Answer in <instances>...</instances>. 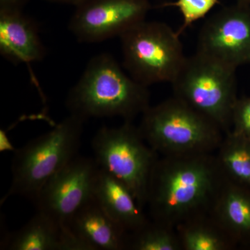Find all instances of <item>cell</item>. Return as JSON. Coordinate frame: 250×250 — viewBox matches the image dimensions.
<instances>
[{"label": "cell", "mask_w": 250, "mask_h": 250, "mask_svg": "<svg viewBox=\"0 0 250 250\" xmlns=\"http://www.w3.org/2000/svg\"><path fill=\"white\" fill-rule=\"evenodd\" d=\"M226 178L214 153L161 156L148 187L153 221L175 228L210 211Z\"/></svg>", "instance_id": "obj_1"}, {"label": "cell", "mask_w": 250, "mask_h": 250, "mask_svg": "<svg viewBox=\"0 0 250 250\" xmlns=\"http://www.w3.org/2000/svg\"><path fill=\"white\" fill-rule=\"evenodd\" d=\"M148 87L125 73L116 59L101 53L90 59L76 84L69 90L70 114L86 121L120 117L132 122L150 106Z\"/></svg>", "instance_id": "obj_2"}, {"label": "cell", "mask_w": 250, "mask_h": 250, "mask_svg": "<svg viewBox=\"0 0 250 250\" xmlns=\"http://www.w3.org/2000/svg\"><path fill=\"white\" fill-rule=\"evenodd\" d=\"M139 129L161 156L216 152L225 134L214 121L174 96L149 106Z\"/></svg>", "instance_id": "obj_3"}, {"label": "cell", "mask_w": 250, "mask_h": 250, "mask_svg": "<svg viewBox=\"0 0 250 250\" xmlns=\"http://www.w3.org/2000/svg\"><path fill=\"white\" fill-rule=\"evenodd\" d=\"M84 123L70 114L18 149L13 158L11 186L1 204L14 195L34 200L49 179L78 154Z\"/></svg>", "instance_id": "obj_4"}, {"label": "cell", "mask_w": 250, "mask_h": 250, "mask_svg": "<svg viewBox=\"0 0 250 250\" xmlns=\"http://www.w3.org/2000/svg\"><path fill=\"white\" fill-rule=\"evenodd\" d=\"M236 69L198 52L187 57L171 83L174 96L231 131L237 99Z\"/></svg>", "instance_id": "obj_5"}, {"label": "cell", "mask_w": 250, "mask_h": 250, "mask_svg": "<svg viewBox=\"0 0 250 250\" xmlns=\"http://www.w3.org/2000/svg\"><path fill=\"white\" fill-rule=\"evenodd\" d=\"M179 37L166 23H139L119 37L125 68L147 87L172 83L187 59Z\"/></svg>", "instance_id": "obj_6"}, {"label": "cell", "mask_w": 250, "mask_h": 250, "mask_svg": "<svg viewBox=\"0 0 250 250\" xmlns=\"http://www.w3.org/2000/svg\"><path fill=\"white\" fill-rule=\"evenodd\" d=\"M91 146L99 167L123 182L144 208L159 156L143 139L139 127L129 121L118 127L104 126L94 136Z\"/></svg>", "instance_id": "obj_7"}, {"label": "cell", "mask_w": 250, "mask_h": 250, "mask_svg": "<svg viewBox=\"0 0 250 250\" xmlns=\"http://www.w3.org/2000/svg\"><path fill=\"white\" fill-rule=\"evenodd\" d=\"M99 169L95 159L77 155L34 197L37 211L67 227L74 215L93 199Z\"/></svg>", "instance_id": "obj_8"}, {"label": "cell", "mask_w": 250, "mask_h": 250, "mask_svg": "<svg viewBox=\"0 0 250 250\" xmlns=\"http://www.w3.org/2000/svg\"><path fill=\"white\" fill-rule=\"evenodd\" d=\"M68 29L81 42L94 43L121 36L146 21L149 0H83L75 6Z\"/></svg>", "instance_id": "obj_9"}, {"label": "cell", "mask_w": 250, "mask_h": 250, "mask_svg": "<svg viewBox=\"0 0 250 250\" xmlns=\"http://www.w3.org/2000/svg\"><path fill=\"white\" fill-rule=\"evenodd\" d=\"M197 52L237 69L250 63V7L225 6L200 29Z\"/></svg>", "instance_id": "obj_10"}, {"label": "cell", "mask_w": 250, "mask_h": 250, "mask_svg": "<svg viewBox=\"0 0 250 250\" xmlns=\"http://www.w3.org/2000/svg\"><path fill=\"white\" fill-rule=\"evenodd\" d=\"M0 54L15 65L45 57L38 24L22 11H0Z\"/></svg>", "instance_id": "obj_11"}, {"label": "cell", "mask_w": 250, "mask_h": 250, "mask_svg": "<svg viewBox=\"0 0 250 250\" xmlns=\"http://www.w3.org/2000/svg\"><path fill=\"white\" fill-rule=\"evenodd\" d=\"M67 227L88 250L126 249L129 233L94 197L74 215Z\"/></svg>", "instance_id": "obj_12"}, {"label": "cell", "mask_w": 250, "mask_h": 250, "mask_svg": "<svg viewBox=\"0 0 250 250\" xmlns=\"http://www.w3.org/2000/svg\"><path fill=\"white\" fill-rule=\"evenodd\" d=\"M4 247L9 250H88L68 227L38 211L24 226L7 237Z\"/></svg>", "instance_id": "obj_13"}, {"label": "cell", "mask_w": 250, "mask_h": 250, "mask_svg": "<svg viewBox=\"0 0 250 250\" xmlns=\"http://www.w3.org/2000/svg\"><path fill=\"white\" fill-rule=\"evenodd\" d=\"M209 213L232 238L237 246L250 247L249 188L226 177Z\"/></svg>", "instance_id": "obj_14"}, {"label": "cell", "mask_w": 250, "mask_h": 250, "mask_svg": "<svg viewBox=\"0 0 250 250\" xmlns=\"http://www.w3.org/2000/svg\"><path fill=\"white\" fill-rule=\"evenodd\" d=\"M94 198L127 232L138 231L149 221L131 190L100 167L95 182Z\"/></svg>", "instance_id": "obj_15"}, {"label": "cell", "mask_w": 250, "mask_h": 250, "mask_svg": "<svg viewBox=\"0 0 250 250\" xmlns=\"http://www.w3.org/2000/svg\"><path fill=\"white\" fill-rule=\"evenodd\" d=\"M175 229L182 250H231L238 247L209 212L188 219Z\"/></svg>", "instance_id": "obj_16"}, {"label": "cell", "mask_w": 250, "mask_h": 250, "mask_svg": "<svg viewBox=\"0 0 250 250\" xmlns=\"http://www.w3.org/2000/svg\"><path fill=\"white\" fill-rule=\"evenodd\" d=\"M215 153L227 178L250 188V140L229 131Z\"/></svg>", "instance_id": "obj_17"}, {"label": "cell", "mask_w": 250, "mask_h": 250, "mask_svg": "<svg viewBox=\"0 0 250 250\" xmlns=\"http://www.w3.org/2000/svg\"><path fill=\"white\" fill-rule=\"evenodd\" d=\"M131 250H182L176 229L155 221L128 236L126 249Z\"/></svg>", "instance_id": "obj_18"}, {"label": "cell", "mask_w": 250, "mask_h": 250, "mask_svg": "<svg viewBox=\"0 0 250 250\" xmlns=\"http://www.w3.org/2000/svg\"><path fill=\"white\" fill-rule=\"evenodd\" d=\"M218 0H177L173 2H166L162 7H177L183 16V24L177 33L179 36L194 22L205 18L213 9Z\"/></svg>", "instance_id": "obj_19"}, {"label": "cell", "mask_w": 250, "mask_h": 250, "mask_svg": "<svg viewBox=\"0 0 250 250\" xmlns=\"http://www.w3.org/2000/svg\"><path fill=\"white\" fill-rule=\"evenodd\" d=\"M231 132L250 140V98L237 99L231 116Z\"/></svg>", "instance_id": "obj_20"}, {"label": "cell", "mask_w": 250, "mask_h": 250, "mask_svg": "<svg viewBox=\"0 0 250 250\" xmlns=\"http://www.w3.org/2000/svg\"><path fill=\"white\" fill-rule=\"evenodd\" d=\"M29 0H0V11H22Z\"/></svg>", "instance_id": "obj_21"}, {"label": "cell", "mask_w": 250, "mask_h": 250, "mask_svg": "<svg viewBox=\"0 0 250 250\" xmlns=\"http://www.w3.org/2000/svg\"><path fill=\"white\" fill-rule=\"evenodd\" d=\"M45 1H49V2L57 3V4H65L73 5L76 6L80 4L83 0H45Z\"/></svg>", "instance_id": "obj_22"}, {"label": "cell", "mask_w": 250, "mask_h": 250, "mask_svg": "<svg viewBox=\"0 0 250 250\" xmlns=\"http://www.w3.org/2000/svg\"><path fill=\"white\" fill-rule=\"evenodd\" d=\"M237 3L245 5V6H250V0H237Z\"/></svg>", "instance_id": "obj_23"}]
</instances>
